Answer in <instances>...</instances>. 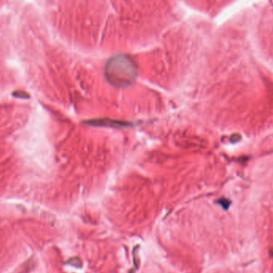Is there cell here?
<instances>
[{"label":"cell","mask_w":273,"mask_h":273,"mask_svg":"<svg viewBox=\"0 0 273 273\" xmlns=\"http://www.w3.org/2000/svg\"><path fill=\"white\" fill-rule=\"evenodd\" d=\"M137 74V66L129 56H115L106 66V78L112 85L118 87L130 86L135 81Z\"/></svg>","instance_id":"1"},{"label":"cell","mask_w":273,"mask_h":273,"mask_svg":"<svg viewBox=\"0 0 273 273\" xmlns=\"http://www.w3.org/2000/svg\"><path fill=\"white\" fill-rule=\"evenodd\" d=\"M90 125H93V126H123V123L122 122H113V121H110L109 123H100V122H92L91 121V124Z\"/></svg>","instance_id":"2"}]
</instances>
